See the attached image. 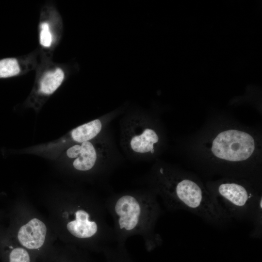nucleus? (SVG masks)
Returning a JSON list of instances; mask_svg holds the SVG:
<instances>
[{
    "label": "nucleus",
    "mask_w": 262,
    "mask_h": 262,
    "mask_svg": "<svg viewBox=\"0 0 262 262\" xmlns=\"http://www.w3.org/2000/svg\"><path fill=\"white\" fill-rule=\"evenodd\" d=\"M43 202L58 241L67 246L105 251L115 242L104 201L77 189L54 190Z\"/></svg>",
    "instance_id": "1"
},
{
    "label": "nucleus",
    "mask_w": 262,
    "mask_h": 262,
    "mask_svg": "<svg viewBox=\"0 0 262 262\" xmlns=\"http://www.w3.org/2000/svg\"><path fill=\"white\" fill-rule=\"evenodd\" d=\"M147 188L159 196L170 211L184 210L216 227L230 221L216 203L206 186L194 176L174 168L157 165L145 178Z\"/></svg>",
    "instance_id": "2"
},
{
    "label": "nucleus",
    "mask_w": 262,
    "mask_h": 262,
    "mask_svg": "<svg viewBox=\"0 0 262 262\" xmlns=\"http://www.w3.org/2000/svg\"><path fill=\"white\" fill-rule=\"evenodd\" d=\"M157 196L148 189L114 194L104 201L113 221L115 242L124 246L130 237L140 236L146 248L152 250L162 243L156 233L157 222L162 213Z\"/></svg>",
    "instance_id": "3"
},
{
    "label": "nucleus",
    "mask_w": 262,
    "mask_h": 262,
    "mask_svg": "<svg viewBox=\"0 0 262 262\" xmlns=\"http://www.w3.org/2000/svg\"><path fill=\"white\" fill-rule=\"evenodd\" d=\"M257 142L250 133L229 129L217 133L211 140L210 153L222 165L226 177L246 179L260 185L259 176L246 164L256 153Z\"/></svg>",
    "instance_id": "4"
},
{
    "label": "nucleus",
    "mask_w": 262,
    "mask_h": 262,
    "mask_svg": "<svg viewBox=\"0 0 262 262\" xmlns=\"http://www.w3.org/2000/svg\"><path fill=\"white\" fill-rule=\"evenodd\" d=\"M206 187L225 216L230 221H250L262 197L260 185L241 178L224 177L209 181Z\"/></svg>",
    "instance_id": "5"
},
{
    "label": "nucleus",
    "mask_w": 262,
    "mask_h": 262,
    "mask_svg": "<svg viewBox=\"0 0 262 262\" xmlns=\"http://www.w3.org/2000/svg\"><path fill=\"white\" fill-rule=\"evenodd\" d=\"M8 231L20 246L31 253L52 248L58 241L47 218L23 197L15 205Z\"/></svg>",
    "instance_id": "6"
},
{
    "label": "nucleus",
    "mask_w": 262,
    "mask_h": 262,
    "mask_svg": "<svg viewBox=\"0 0 262 262\" xmlns=\"http://www.w3.org/2000/svg\"><path fill=\"white\" fill-rule=\"evenodd\" d=\"M100 148L93 140L72 144L66 151L70 162V172L87 179L105 174L109 166L99 159Z\"/></svg>",
    "instance_id": "7"
},
{
    "label": "nucleus",
    "mask_w": 262,
    "mask_h": 262,
    "mask_svg": "<svg viewBox=\"0 0 262 262\" xmlns=\"http://www.w3.org/2000/svg\"><path fill=\"white\" fill-rule=\"evenodd\" d=\"M125 139L132 152L140 154H153L160 137L156 130L143 122L137 121L127 126Z\"/></svg>",
    "instance_id": "8"
},
{
    "label": "nucleus",
    "mask_w": 262,
    "mask_h": 262,
    "mask_svg": "<svg viewBox=\"0 0 262 262\" xmlns=\"http://www.w3.org/2000/svg\"><path fill=\"white\" fill-rule=\"evenodd\" d=\"M102 127L101 119H96L73 129L67 137L61 139L60 142L68 141L70 144H74L93 140L100 133Z\"/></svg>",
    "instance_id": "9"
},
{
    "label": "nucleus",
    "mask_w": 262,
    "mask_h": 262,
    "mask_svg": "<svg viewBox=\"0 0 262 262\" xmlns=\"http://www.w3.org/2000/svg\"><path fill=\"white\" fill-rule=\"evenodd\" d=\"M66 76L65 70L60 67L47 72L38 84L37 94L48 97L54 93L64 82Z\"/></svg>",
    "instance_id": "10"
},
{
    "label": "nucleus",
    "mask_w": 262,
    "mask_h": 262,
    "mask_svg": "<svg viewBox=\"0 0 262 262\" xmlns=\"http://www.w3.org/2000/svg\"><path fill=\"white\" fill-rule=\"evenodd\" d=\"M3 237L10 249L9 262H31V252L20 246L9 231Z\"/></svg>",
    "instance_id": "11"
},
{
    "label": "nucleus",
    "mask_w": 262,
    "mask_h": 262,
    "mask_svg": "<svg viewBox=\"0 0 262 262\" xmlns=\"http://www.w3.org/2000/svg\"><path fill=\"white\" fill-rule=\"evenodd\" d=\"M20 68L15 58H5L0 60V78H8L17 75Z\"/></svg>",
    "instance_id": "12"
},
{
    "label": "nucleus",
    "mask_w": 262,
    "mask_h": 262,
    "mask_svg": "<svg viewBox=\"0 0 262 262\" xmlns=\"http://www.w3.org/2000/svg\"><path fill=\"white\" fill-rule=\"evenodd\" d=\"M250 221L253 225L250 236L254 238H261L262 236V197L258 201Z\"/></svg>",
    "instance_id": "13"
},
{
    "label": "nucleus",
    "mask_w": 262,
    "mask_h": 262,
    "mask_svg": "<svg viewBox=\"0 0 262 262\" xmlns=\"http://www.w3.org/2000/svg\"><path fill=\"white\" fill-rule=\"evenodd\" d=\"M39 42L40 45L44 48L50 47L52 43L53 36L49 24L43 22L40 25Z\"/></svg>",
    "instance_id": "14"
}]
</instances>
